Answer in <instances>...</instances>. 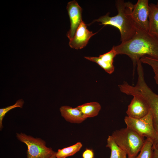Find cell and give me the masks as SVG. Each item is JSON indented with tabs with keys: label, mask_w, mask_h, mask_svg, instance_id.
<instances>
[{
	"label": "cell",
	"mask_w": 158,
	"mask_h": 158,
	"mask_svg": "<svg viewBox=\"0 0 158 158\" xmlns=\"http://www.w3.org/2000/svg\"><path fill=\"white\" fill-rule=\"evenodd\" d=\"M112 48L117 55H126L131 59L133 74L138 61L142 57L148 56L158 59V39L137 26L131 38Z\"/></svg>",
	"instance_id": "obj_1"
},
{
	"label": "cell",
	"mask_w": 158,
	"mask_h": 158,
	"mask_svg": "<svg viewBox=\"0 0 158 158\" xmlns=\"http://www.w3.org/2000/svg\"><path fill=\"white\" fill-rule=\"evenodd\" d=\"M116 5L118 12L116 15L110 17L108 13L89 25L97 22L101 23L100 25H111L117 28L120 33L121 42H123L131 38L136 31L137 26L132 16L134 4L129 1L118 0L116 1Z\"/></svg>",
	"instance_id": "obj_2"
},
{
	"label": "cell",
	"mask_w": 158,
	"mask_h": 158,
	"mask_svg": "<svg viewBox=\"0 0 158 158\" xmlns=\"http://www.w3.org/2000/svg\"><path fill=\"white\" fill-rule=\"evenodd\" d=\"M111 136L117 145L126 153L128 158H135L145 141L144 137L127 127L114 131Z\"/></svg>",
	"instance_id": "obj_3"
},
{
	"label": "cell",
	"mask_w": 158,
	"mask_h": 158,
	"mask_svg": "<svg viewBox=\"0 0 158 158\" xmlns=\"http://www.w3.org/2000/svg\"><path fill=\"white\" fill-rule=\"evenodd\" d=\"M127 93L128 95L140 96L146 101L152 114L154 127L158 133V95L147 85L144 75L138 76L136 85L135 86L130 85Z\"/></svg>",
	"instance_id": "obj_4"
},
{
	"label": "cell",
	"mask_w": 158,
	"mask_h": 158,
	"mask_svg": "<svg viewBox=\"0 0 158 158\" xmlns=\"http://www.w3.org/2000/svg\"><path fill=\"white\" fill-rule=\"evenodd\" d=\"M124 120L127 127L140 136L150 140L153 149L158 150V133L154 127L153 116L150 109L147 114L142 118L137 119L126 116Z\"/></svg>",
	"instance_id": "obj_5"
},
{
	"label": "cell",
	"mask_w": 158,
	"mask_h": 158,
	"mask_svg": "<svg viewBox=\"0 0 158 158\" xmlns=\"http://www.w3.org/2000/svg\"><path fill=\"white\" fill-rule=\"evenodd\" d=\"M16 137L27 146V158H50L56 152L46 146V142L40 138H34L23 133H17Z\"/></svg>",
	"instance_id": "obj_6"
},
{
	"label": "cell",
	"mask_w": 158,
	"mask_h": 158,
	"mask_svg": "<svg viewBox=\"0 0 158 158\" xmlns=\"http://www.w3.org/2000/svg\"><path fill=\"white\" fill-rule=\"evenodd\" d=\"M150 9L148 0H138L134 4L132 16L136 25L148 32Z\"/></svg>",
	"instance_id": "obj_7"
},
{
	"label": "cell",
	"mask_w": 158,
	"mask_h": 158,
	"mask_svg": "<svg viewBox=\"0 0 158 158\" xmlns=\"http://www.w3.org/2000/svg\"><path fill=\"white\" fill-rule=\"evenodd\" d=\"M66 9L70 22V28L66 35L70 40L73 37L78 27L83 21L82 9L75 0L69 2Z\"/></svg>",
	"instance_id": "obj_8"
},
{
	"label": "cell",
	"mask_w": 158,
	"mask_h": 158,
	"mask_svg": "<svg viewBox=\"0 0 158 158\" xmlns=\"http://www.w3.org/2000/svg\"><path fill=\"white\" fill-rule=\"evenodd\" d=\"M93 33L87 28L83 21L78 27L73 38L69 40V45L72 48L81 49L86 46L90 38L97 33Z\"/></svg>",
	"instance_id": "obj_9"
},
{
	"label": "cell",
	"mask_w": 158,
	"mask_h": 158,
	"mask_svg": "<svg viewBox=\"0 0 158 158\" xmlns=\"http://www.w3.org/2000/svg\"><path fill=\"white\" fill-rule=\"evenodd\" d=\"M133 96L126 111L127 116L137 119L145 116L150 111L148 104L141 97L137 95Z\"/></svg>",
	"instance_id": "obj_10"
},
{
	"label": "cell",
	"mask_w": 158,
	"mask_h": 158,
	"mask_svg": "<svg viewBox=\"0 0 158 158\" xmlns=\"http://www.w3.org/2000/svg\"><path fill=\"white\" fill-rule=\"evenodd\" d=\"M117 55L116 52L112 48L109 51L99 55L98 57L85 56V58L96 63L106 72L111 74L114 71L113 62L114 59Z\"/></svg>",
	"instance_id": "obj_11"
},
{
	"label": "cell",
	"mask_w": 158,
	"mask_h": 158,
	"mask_svg": "<svg viewBox=\"0 0 158 158\" xmlns=\"http://www.w3.org/2000/svg\"><path fill=\"white\" fill-rule=\"evenodd\" d=\"M59 110L61 116L67 121L71 123H80L86 119L81 111L76 107L73 108L68 106L61 107Z\"/></svg>",
	"instance_id": "obj_12"
},
{
	"label": "cell",
	"mask_w": 158,
	"mask_h": 158,
	"mask_svg": "<svg viewBox=\"0 0 158 158\" xmlns=\"http://www.w3.org/2000/svg\"><path fill=\"white\" fill-rule=\"evenodd\" d=\"M148 32L158 39V7L153 3L149 4Z\"/></svg>",
	"instance_id": "obj_13"
},
{
	"label": "cell",
	"mask_w": 158,
	"mask_h": 158,
	"mask_svg": "<svg viewBox=\"0 0 158 158\" xmlns=\"http://www.w3.org/2000/svg\"><path fill=\"white\" fill-rule=\"evenodd\" d=\"M76 107L81 111L85 119L97 116L101 108L100 104L97 102L86 103Z\"/></svg>",
	"instance_id": "obj_14"
},
{
	"label": "cell",
	"mask_w": 158,
	"mask_h": 158,
	"mask_svg": "<svg viewBox=\"0 0 158 158\" xmlns=\"http://www.w3.org/2000/svg\"><path fill=\"white\" fill-rule=\"evenodd\" d=\"M106 147L111 150L110 158H127L126 153L115 142L111 135H109Z\"/></svg>",
	"instance_id": "obj_15"
},
{
	"label": "cell",
	"mask_w": 158,
	"mask_h": 158,
	"mask_svg": "<svg viewBox=\"0 0 158 158\" xmlns=\"http://www.w3.org/2000/svg\"><path fill=\"white\" fill-rule=\"evenodd\" d=\"M82 147L81 142H78L71 146L59 149L56 153L57 158H66L72 156L79 151Z\"/></svg>",
	"instance_id": "obj_16"
},
{
	"label": "cell",
	"mask_w": 158,
	"mask_h": 158,
	"mask_svg": "<svg viewBox=\"0 0 158 158\" xmlns=\"http://www.w3.org/2000/svg\"><path fill=\"white\" fill-rule=\"evenodd\" d=\"M153 145L150 140L147 138L139 154L135 158H152Z\"/></svg>",
	"instance_id": "obj_17"
},
{
	"label": "cell",
	"mask_w": 158,
	"mask_h": 158,
	"mask_svg": "<svg viewBox=\"0 0 158 158\" xmlns=\"http://www.w3.org/2000/svg\"><path fill=\"white\" fill-rule=\"evenodd\" d=\"M24 103L23 99H20L17 100L14 104L0 109V129L1 130L3 128V121L6 114L10 110L16 108H22Z\"/></svg>",
	"instance_id": "obj_18"
},
{
	"label": "cell",
	"mask_w": 158,
	"mask_h": 158,
	"mask_svg": "<svg viewBox=\"0 0 158 158\" xmlns=\"http://www.w3.org/2000/svg\"><path fill=\"white\" fill-rule=\"evenodd\" d=\"M140 61L142 63L150 66L152 68L158 69V59L148 56H145L141 57Z\"/></svg>",
	"instance_id": "obj_19"
},
{
	"label": "cell",
	"mask_w": 158,
	"mask_h": 158,
	"mask_svg": "<svg viewBox=\"0 0 158 158\" xmlns=\"http://www.w3.org/2000/svg\"><path fill=\"white\" fill-rule=\"evenodd\" d=\"M83 158H93L94 154L92 150L87 149L83 153Z\"/></svg>",
	"instance_id": "obj_20"
},
{
	"label": "cell",
	"mask_w": 158,
	"mask_h": 158,
	"mask_svg": "<svg viewBox=\"0 0 158 158\" xmlns=\"http://www.w3.org/2000/svg\"><path fill=\"white\" fill-rule=\"evenodd\" d=\"M153 72L154 74V79L156 84L158 85V69L153 68Z\"/></svg>",
	"instance_id": "obj_21"
},
{
	"label": "cell",
	"mask_w": 158,
	"mask_h": 158,
	"mask_svg": "<svg viewBox=\"0 0 158 158\" xmlns=\"http://www.w3.org/2000/svg\"><path fill=\"white\" fill-rule=\"evenodd\" d=\"M152 158H158V150L153 149Z\"/></svg>",
	"instance_id": "obj_22"
},
{
	"label": "cell",
	"mask_w": 158,
	"mask_h": 158,
	"mask_svg": "<svg viewBox=\"0 0 158 158\" xmlns=\"http://www.w3.org/2000/svg\"><path fill=\"white\" fill-rule=\"evenodd\" d=\"M56 153L50 158H56Z\"/></svg>",
	"instance_id": "obj_23"
},
{
	"label": "cell",
	"mask_w": 158,
	"mask_h": 158,
	"mask_svg": "<svg viewBox=\"0 0 158 158\" xmlns=\"http://www.w3.org/2000/svg\"><path fill=\"white\" fill-rule=\"evenodd\" d=\"M156 5L158 7V1H157V3Z\"/></svg>",
	"instance_id": "obj_24"
}]
</instances>
